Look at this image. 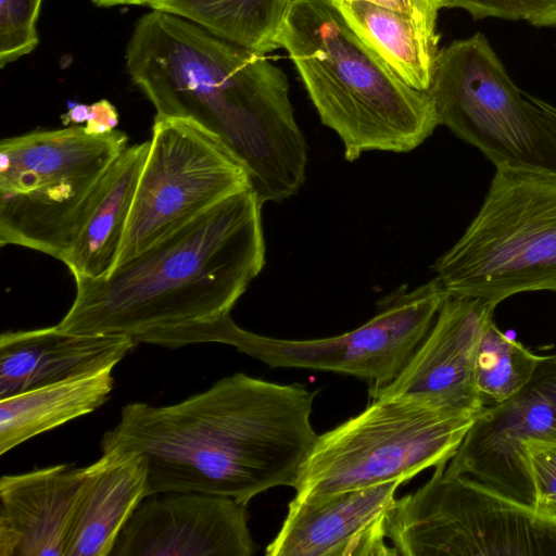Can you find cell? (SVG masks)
<instances>
[{"mask_svg":"<svg viewBox=\"0 0 556 556\" xmlns=\"http://www.w3.org/2000/svg\"><path fill=\"white\" fill-rule=\"evenodd\" d=\"M315 395L301 383L237 372L176 404L125 405L100 447L143 458L147 497L199 492L248 504L268 489L296 485L318 438Z\"/></svg>","mask_w":556,"mask_h":556,"instance_id":"obj_1","label":"cell"},{"mask_svg":"<svg viewBox=\"0 0 556 556\" xmlns=\"http://www.w3.org/2000/svg\"><path fill=\"white\" fill-rule=\"evenodd\" d=\"M125 59L156 115L190 121L217 137L244 165L263 204L298 193L307 143L287 76L265 54L151 9L137 21Z\"/></svg>","mask_w":556,"mask_h":556,"instance_id":"obj_2","label":"cell"},{"mask_svg":"<svg viewBox=\"0 0 556 556\" xmlns=\"http://www.w3.org/2000/svg\"><path fill=\"white\" fill-rule=\"evenodd\" d=\"M262 206L247 188L108 277H75V299L58 326L78 334L128 336L136 343L229 315L266 262Z\"/></svg>","mask_w":556,"mask_h":556,"instance_id":"obj_3","label":"cell"},{"mask_svg":"<svg viewBox=\"0 0 556 556\" xmlns=\"http://www.w3.org/2000/svg\"><path fill=\"white\" fill-rule=\"evenodd\" d=\"M344 159L409 152L440 125L429 91L407 85L353 30L333 0H290L278 36Z\"/></svg>","mask_w":556,"mask_h":556,"instance_id":"obj_4","label":"cell"},{"mask_svg":"<svg viewBox=\"0 0 556 556\" xmlns=\"http://www.w3.org/2000/svg\"><path fill=\"white\" fill-rule=\"evenodd\" d=\"M433 270L451 296L496 305L556 291V172L496 167L477 215Z\"/></svg>","mask_w":556,"mask_h":556,"instance_id":"obj_5","label":"cell"},{"mask_svg":"<svg viewBox=\"0 0 556 556\" xmlns=\"http://www.w3.org/2000/svg\"><path fill=\"white\" fill-rule=\"evenodd\" d=\"M121 130L85 126L37 130L0 141V244L61 260L103 176L128 147Z\"/></svg>","mask_w":556,"mask_h":556,"instance_id":"obj_6","label":"cell"},{"mask_svg":"<svg viewBox=\"0 0 556 556\" xmlns=\"http://www.w3.org/2000/svg\"><path fill=\"white\" fill-rule=\"evenodd\" d=\"M478 415L415 396H380L318 435L295 494H326L410 480L446 465Z\"/></svg>","mask_w":556,"mask_h":556,"instance_id":"obj_7","label":"cell"},{"mask_svg":"<svg viewBox=\"0 0 556 556\" xmlns=\"http://www.w3.org/2000/svg\"><path fill=\"white\" fill-rule=\"evenodd\" d=\"M450 296L437 277L412 290L403 285L378 302L377 314L358 328L324 339L286 340L264 337L237 326L230 314L178 328L166 334L177 349L218 342L270 367H294L355 376L380 388L406 365L431 329Z\"/></svg>","mask_w":556,"mask_h":556,"instance_id":"obj_8","label":"cell"},{"mask_svg":"<svg viewBox=\"0 0 556 556\" xmlns=\"http://www.w3.org/2000/svg\"><path fill=\"white\" fill-rule=\"evenodd\" d=\"M446 465L390 510L396 555L556 556V521Z\"/></svg>","mask_w":556,"mask_h":556,"instance_id":"obj_9","label":"cell"},{"mask_svg":"<svg viewBox=\"0 0 556 556\" xmlns=\"http://www.w3.org/2000/svg\"><path fill=\"white\" fill-rule=\"evenodd\" d=\"M428 91L440 125L479 149L495 167L556 172V147L536 108L482 33L440 49Z\"/></svg>","mask_w":556,"mask_h":556,"instance_id":"obj_10","label":"cell"},{"mask_svg":"<svg viewBox=\"0 0 556 556\" xmlns=\"http://www.w3.org/2000/svg\"><path fill=\"white\" fill-rule=\"evenodd\" d=\"M250 187L247 168L217 137L190 121L155 115L115 267Z\"/></svg>","mask_w":556,"mask_h":556,"instance_id":"obj_11","label":"cell"},{"mask_svg":"<svg viewBox=\"0 0 556 556\" xmlns=\"http://www.w3.org/2000/svg\"><path fill=\"white\" fill-rule=\"evenodd\" d=\"M531 440L556 441V354L542 356L515 396L476 417L446 469L533 507L523 452Z\"/></svg>","mask_w":556,"mask_h":556,"instance_id":"obj_12","label":"cell"},{"mask_svg":"<svg viewBox=\"0 0 556 556\" xmlns=\"http://www.w3.org/2000/svg\"><path fill=\"white\" fill-rule=\"evenodd\" d=\"M247 505L199 492L148 496L123 528L111 556H251L256 548Z\"/></svg>","mask_w":556,"mask_h":556,"instance_id":"obj_13","label":"cell"},{"mask_svg":"<svg viewBox=\"0 0 556 556\" xmlns=\"http://www.w3.org/2000/svg\"><path fill=\"white\" fill-rule=\"evenodd\" d=\"M495 307L489 300L450 295L403 369L388 384L369 388L370 399L415 396L439 407L479 415L476 354Z\"/></svg>","mask_w":556,"mask_h":556,"instance_id":"obj_14","label":"cell"},{"mask_svg":"<svg viewBox=\"0 0 556 556\" xmlns=\"http://www.w3.org/2000/svg\"><path fill=\"white\" fill-rule=\"evenodd\" d=\"M401 481L326 494H295L268 556H386L387 517Z\"/></svg>","mask_w":556,"mask_h":556,"instance_id":"obj_15","label":"cell"},{"mask_svg":"<svg viewBox=\"0 0 556 556\" xmlns=\"http://www.w3.org/2000/svg\"><path fill=\"white\" fill-rule=\"evenodd\" d=\"M87 467L60 464L0 480V556H66Z\"/></svg>","mask_w":556,"mask_h":556,"instance_id":"obj_16","label":"cell"},{"mask_svg":"<svg viewBox=\"0 0 556 556\" xmlns=\"http://www.w3.org/2000/svg\"><path fill=\"white\" fill-rule=\"evenodd\" d=\"M137 344L128 336L78 334L58 325L0 336V399L115 367Z\"/></svg>","mask_w":556,"mask_h":556,"instance_id":"obj_17","label":"cell"},{"mask_svg":"<svg viewBox=\"0 0 556 556\" xmlns=\"http://www.w3.org/2000/svg\"><path fill=\"white\" fill-rule=\"evenodd\" d=\"M150 140L127 147L85 207L61 260L73 277H108L115 268Z\"/></svg>","mask_w":556,"mask_h":556,"instance_id":"obj_18","label":"cell"},{"mask_svg":"<svg viewBox=\"0 0 556 556\" xmlns=\"http://www.w3.org/2000/svg\"><path fill=\"white\" fill-rule=\"evenodd\" d=\"M146 492L147 467L140 455L102 453L88 466L66 556H111Z\"/></svg>","mask_w":556,"mask_h":556,"instance_id":"obj_19","label":"cell"},{"mask_svg":"<svg viewBox=\"0 0 556 556\" xmlns=\"http://www.w3.org/2000/svg\"><path fill=\"white\" fill-rule=\"evenodd\" d=\"M114 367L0 399V454L103 405Z\"/></svg>","mask_w":556,"mask_h":556,"instance_id":"obj_20","label":"cell"},{"mask_svg":"<svg viewBox=\"0 0 556 556\" xmlns=\"http://www.w3.org/2000/svg\"><path fill=\"white\" fill-rule=\"evenodd\" d=\"M333 1L353 30L407 85L420 91L430 89L440 52L438 33L365 0Z\"/></svg>","mask_w":556,"mask_h":556,"instance_id":"obj_21","label":"cell"},{"mask_svg":"<svg viewBox=\"0 0 556 556\" xmlns=\"http://www.w3.org/2000/svg\"><path fill=\"white\" fill-rule=\"evenodd\" d=\"M290 0H152L149 8L185 17L251 51L279 49L278 36Z\"/></svg>","mask_w":556,"mask_h":556,"instance_id":"obj_22","label":"cell"},{"mask_svg":"<svg viewBox=\"0 0 556 556\" xmlns=\"http://www.w3.org/2000/svg\"><path fill=\"white\" fill-rule=\"evenodd\" d=\"M541 358L508 338L491 319L481 333L475 362V384L482 410L515 396L532 378Z\"/></svg>","mask_w":556,"mask_h":556,"instance_id":"obj_23","label":"cell"},{"mask_svg":"<svg viewBox=\"0 0 556 556\" xmlns=\"http://www.w3.org/2000/svg\"><path fill=\"white\" fill-rule=\"evenodd\" d=\"M42 1L0 0L1 68L38 46L37 21Z\"/></svg>","mask_w":556,"mask_h":556,"instance_id":"obj_24","label":"cell"},{"mask_svg":"<svg viewBox=\"0 0 556 556\" xmlns=\"http://www.w3.org/2000/svg\"><path fill=\"white\" fill-rule=\"evenodd\" d=\"M441 8L460 9L476 20L495 17L525 21L536 27H556V0H438Z\"/></svg>","mask_w":556,"mask_h":556,"instance_id":"obj_25","label":"cell"},{"mask_svg":"<svg viewBox=\"0 0 556 556\" xmlns=\"http://www.w3.org/2000/svg\"><path fill=\"white\" fill-rule=\"evenodd\" d=\"M523 452L533 489V508L556 521V441L531 440Z\"/></svg>","mask_w":556,"mask_h":556,"instance_id":"obj_26","label":"cell"},{"mask_svg":"<svg viewBox=\"0 0 556 556\" xmlns=\"http://www.w3.org/2000/svg\"><path fill=\"white\" fill-rule=\"evenodd\" d=\"M404 14L422 29L435 34L441 5L438 0H365Z\"/></svg>","mask_w":556,"mask_h":556,"instance_id":"obj_27","label":"cell"},{"mask_svg":"<svg viewBox=\"0 0 556 556\" xmlns=\"http://www.w3.org/2000/svg\"><path fill=\"white\" fill-rule=\"evenodd\" d=\"M118 124V113L115 106L106 99L99 100L89 105L86 129L91 134H104L115 129Z\"/></svg>","mask_w":556,"mask_h":556,"instance_id":"obj_28","label":"cell"},{"mask_svg":"<svg viewBox=\"0 0 556 556\" xmlns=\"http://www.w3.org/2000/svg\"><path fill=\"white\" fill-rule=\"evenodd\" d=\"M528 99L534 104L536 108L544 126L546 127L555 147H556V106L536 98L526 93Z\"/></svg>","mask_w":556,"mask_h":556,"instance_id":"obj_29","label":"cell"},{"mask_svg":"<svg viewBox=\"0 0 556 556\" xmlns=\"http://www.w3.org/2000/svg\"><path fill=\"white\" fill-rule=\"evenodd\" d=\"M89 114V105L87 104H73L68 108L66 113L61 116L64 125L68 124H81L87 122Z\"/></svg>","mask_w":556,"mask_h":556,"instance_id":"obj_30","label":"cell"},{"mask_svg":"<svg viewBox=\"0 0 556 556\" xmlns=\"http://www.w3.org/2000/svg\"><path fill=\"white\" fill-rule=\"evenodd\" d=\"M96 5L110 8L115 5H149L152 0H91Z\"/></svg>","mask_w":556,"mask_h":556,"instance_id":"obj_31","label":"cell"}]
</instances>
